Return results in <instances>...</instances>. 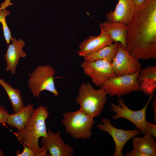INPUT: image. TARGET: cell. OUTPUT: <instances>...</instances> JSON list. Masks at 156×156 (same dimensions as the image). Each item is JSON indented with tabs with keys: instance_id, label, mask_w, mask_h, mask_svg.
I'll return each mask as SVG.
<instances>
[{
	"instance_id": "6da1fadb",
	"label": "cell",
	"mask_w": 156,
	"mask_h": 156,
	"mask_svg": "<svg viewBox=\"0 0 156 156\" xmlns=\"http://www.w3.org/2000/svg\"><path fill=\"white\" fill-rule=\"evenodd\" d=\"M126 49L138 60L156 59V0H147L136 8L127 25Z\"/></svg>"
},
{
	"instance_id": "7a4b0ae2",
	"label": "cell",
	"mask_w": 156,
	"mask_h": 156,
	"mask_svg": "<svg viewBox=\"0 0 156 156\" xmlns=\"http://www.w3.org/2000/svg\"><path fill=\"white\" fill-rule=\"evenodd\" d=\"M49 116L47 107L40 105L34 109L23 129L14 133L24 146L32 149L37 156H50L47 153V150L44 147L40 148L38 144L40 138L47 135L45 121Z\"/></svg>"
},
{
	"instance_id": "3957f363",
	"label": "cell",
	"mask_w": 156,
	"mask_h": 156,
	"mask_svg": "<svg viewBox=\"0 0 156 156\" xmlns=\"http://www.w3.org/2000/svg\"><path fill=\"white\" fill-rule=\"evenodd\" d=\"M104 90L94 89L90 83H83L79 88L75 101L80 109L93 118L98 116L103 110L107 100Z\"/></svg>"
},
{
	"instance_id": "277c9868",
	"label": "cell",
	"mask_w": 156,
	"mask_h": 156,
	"mask_svg": "<svg viewBox=\"0 0 156 156\" xmlns=\"http://www.w3.org/2000/svg\"><path fill=\"white\" fill-rule=\"evenodd\" d=\"M61 120L66 131L75 139H89L92 134V128L95 122L93 118L79 109L63 114Z\"/></svg>"
},
{
	"instance_id": "5b68a950",
	"label": "cell",
	"mask_w": 156,
	"mask_h": 156,
	"mask_svg": "<svg viewBox=\"0 0 156 156\" xmlns=\"http://www.w3.org/2000/svg\"><path fill=\"white\" fill-rule=\"evenodd\" d=\"M55 70L50 65L37 66L30 74L28 81V87L32 94L39 98L40 92L47 90L52 93L55 96H57L59 93L56 89L54 80Z\"/></svg>"
},
{
	"instance_id": "8992f818",
	"label": "cell",
	"mask_w": 156,
	"mask_h": 156,
	"mask_svg": "<svg viewBox=\"0 0 156 156\" xmlns=\"http://www.w3.org/2000/svg\"><path fill=\"white\" fill-rule=\"evenodd\" d=\"M155 93L149 95L147 102L144 107L141 109L134 111L129 108L121 99L118 100V104L112 103L110 104L109 109L115 113L112 117L114 120L119 118H125L133 123L142 133L146 132V113L149 103L153 97Z\"/></svg>"
},
{
	"instance_id": "52a82bcc",
	"label": "cell",
	"mask_w": 156,
	"mask_h": 156,
	"mask_svg": "<svg viewBox=\"0 0 156 156\" xmlns=\"http://www.w3.org/2000/svg\"><path fill=\"white\" fill-rule=\"evenodd\" d=\"M139 71L131 75L112 77L100 88L105 90L110 96L118 97L140 91L137 79Z\"/></svg>"
},
{
	"instance_id": "ba28073f",
	"label": "cell",
	"mask_w": 156,
	"mask_h": 156,
	"mask_svg": "<svg viewBox=\"0 0 156 156\" xmlns=\"http://www.w3.org/2000/svg\"><path fill=\"white\" fill-rule=\"evenodd\" d=\"M81 66L84 74L90 77L96 86L102 87L107 80L116 75L111 62L105 60L84 61Z\"/></svg>"
},
{
	"instance_id": "9c48e42d",
	"label": "cell",
	"mask_w": 156,
	"mask_h": 156,
	"mask_svg": "<svg viewBox=\"0 0 156 156\" xmlns=\"http://www.w3.org/2000/svg\"><path fill=\"white\" fill-rule=\"evenodd\" d=\"M139 60L118 43L117 51L111 65L116 76L129 75L136 73L141 68Z\"/></svg>"
},
{
	"instance_id": "30bf717a",
	"label": "cell",
	"mask_w": 156,
	"mask_h": 156,
	"mask_svg": "<svg viewBox=\"0 0 156 156\" xmlns=\"http://www.w3.org/2000/svg\"><path fill=\"white\" fill-rule=\"evenodd\" d=\"M101 120L103 124L97 125V128L106 132L112 137L115 144L114 156H123L122 151L126 143L134 137L141 133L138 129L125 130L117 128L112 125L111 120L108 118H101Z\"/></svg>"
},
{
	"instance_id": "8fae6325",
	"label": "cell",
	"mask_w": 156,
	"mask_h": 156,
	"mask_svg": "<svg viewBox=\"0 0 156 156\" xmlns=\"http://www.w3.org/2000/svg\"><path fill=\"white\" fill-rule=\"evenodd\" d=\"M47 133V137L41 138L42 147L49 151L50 155L73 156L74 149L69 145L66 143L61 138L60 131L54 133L49 129Z\"/></svg>"
},
{
	"instance_id": "7c38bea8",
	"label": "cell",
	"mask_w": 156,
	"mask_h": 156,
	"mask_svg": "<svg viewBox=\"0 0 156 156\" xmlns=\"http://www.w3.org/2000/svg\"><path fill=\"white\" fill-rule=\"evenodd\" d=\"M100 27L101 31L99 35L90 36L81 43L78 52L79 56H88L114 42L109 35Z\"/></svg>"
},
{
	"instance_id": "4fadbf2b",
	"label": "cell",
	"mask_w": 156,
	"mask_h": 156,
	"mask_svg": "<svg viewBox=\"0 0 156 156\" xmlns=\"http://www.w3.org/2000/svg\"><path fill=\"white\" fill-rule=\"evenodd\" d=\"M136 9L133 0H118L114 10L107 13L105 16L108 21L128 25L132 21Z\"/></svg>"
},
{
	"instance_id": "5bb4252c",
	"label": "cell",
	"mask_w": 156,
	"mask_h": 156,
	"mask_svg": "<svg viewBox=\"0 0 156 156\" xmlns=\"http://www.w3.org/2000/svg\"><path fill=\"white\" fill-rule=\"evenodd\" d=\"M11 41L12 43L9 45L4 58L6 62V70L10 71L14 75L20 59L25 57L27 53L23 50L25 44L22 39L17 40L16 38L12 37Z\"/></svg>"
},
{
	"instance_id": "9a60e30c",
	"label": "cell",
	"mask_w": 156,
	"mask_h": 156,
	"mask_svg": "<svg viewBox=\"0 0 156 156\" xmlns=\"http://www.w3.org/2000/svg\"><path fill=\"white\" fill-rule=\"evenodd\" d=\"M140 91L150 95L156 89V66L154 65L141 68L138 76Z\"/></svg>"
},
{
	"instance_id": "2e32d148",
	"label": "cell",
	"mask_w": 156,
	"mask_h": 156,
	"mask_svg": "<svg viewBox=\"0 0 156 156\" xmlns=\"http://www.w3.org/2000/svg\"><path fill=\"white\" fill-rule=\"evenodd\" d=\"M114 42L120 43L126 49L127 25L123 23L105 21L100 24Z\"/></svg>"
},
{
	"instance_id": "e0dca14e",
	"label": "cell",
	"mask_w": 156,
	"mask_h": 156,
	"mask_svg": "<svg viewBox=\"0 0 156 156\" xmlns=\"http://www.w3.org/2000/svg\"><path fill=\"white\" fill-rule=\"evenodd\" d=\"M34 110V105L28 103L17 112L8 114L6 123L10 127L16 129L18 131H21L30 118Z\"/></svg>"
},
{
	"instance_id": "ac0fdd59",
	"label": "cell",
	"mask_w": 156,
	"mask_h": 156,
	"mask_svg": "<svg viewBox=\"0 0 156 156\" xmlns=\"http://www.w3.org/2000/svg\"><path fill=\"white\" fill-rule=\"evenodd\" d=\"M142 137L133 138L132 144L133 149L138 150L147 156L156 155V142L154 137L148 133Z\"/></svg>"
},
{
	"instance_id": "d6986e66",
	"label": "cell",
	"mask_w": 156,
	"mask_h": 156,
	"mask_svg": "<svg viewBox=\"0 0 156 156\" xmlns=\"http://www.w3.org/2000/svg\"><path fill=\"white\" fill-rule=\"evenodd\" d=\"M0 84L6 93L14 113L17 112L24 106L20 90L13 88L2 79H0Z\"/></svg>"
},
{
	"instance_id": "ffe728a7",
	"label": "cell",
	"mask_w": 156,
	"mask_h": 156,
	"mask_svg": "<svg viewBox=\"0 0 156 156\" xmlns=\"http://www.w3.org/2000/svg\"><path fill=\"white\" fill-rule=\"evenodd\" d=\"M118 43L115 42L106 46L95 53L83 57L84 61L105 60L112 61L117 53Z\"/></svg>"
},
{
	"instance_id": "44dd1931",
	"label": "cell",
	"mask_w": 156,
	"mask_h": 156,
	"mask_svg": "<svg viewBox=\"0 0 156 156\" xmlns=\"http://www.w3.org/2000/svg\"><path fill=\"white\" fill-rule=\"evenodd\" d=\"M13 4L11 2V0H5L1 4L0 7V22L2 26L4 37L8 44H9L11 42L12 37L11 36V31L7 24L6 20V17L9 15L10 12L6 8Z\"/></svg>"
},
{
	"instance_id": "7402d4cb",
	"label": "cell",
	"mask_w": 156,
	"mask_h": 156,
	"mask_svg": "<svg viewBox=\"0 0 156 156\" xmlns=\"http://www.w3.org/2000/svg\"><path fill=\"white\" fill-rule=\"evenodd\" d=\"M15 154L17 156H37L36 152L30 148L24 146L23 151H19L15 152Z\"/></svg>"
},
{
	"instance_id": "603a6c76",
	"label": "cell",
	"mask_w": 156,
	"mask_h": 156,
	"mask_svg": "<svg viewBox=\"0 0 156 156\" xmlns=\"http://www.w3.org/2000/svg\"><path fill=\"white\" fill-rule=\"evenodd\" d=\"M8 112L5 107L0 105V124L6 123Z\"/></svg>"
},
{
	"instance_id": "cb8c5ba5",
	"label": "cell",
	"mask_w": 156,
	"mask_h": 156,
	"mask_svg": "<svg viewBox=\"0 0 156 156\" xmlns=\"http://www.w3.org/2000/svg\"><path fill=\"white\" fill-rule=\"evenodd\" d=\"M146 132L156 138V125L147 121L146 124Z\"/></svg>"
},
{
	"instance_id": "d4e9b609",
	"label": "cell",
	"mask_w": 156,
	"mask_h": 156,
	"mask_svg": "<svg viewBox=\"0 0 156 156\" xmlns=\"http://www.w3.org/2000/svg\"><path fill=\"white\" fill-rule=\"evenodd\" d=\"M125 156H147L142 152L136 149H133L129 152L126 153Z\"/></svg>"
},
{
	"instance_id": "484cf974",
	"label": "cell",
	"mask_w": 156,
	"mask_h": 156,
	"mask_svg": "<svg viewBox=\"0 0 156 156\" xmlns=\"http://www.w3.org/2000/svg\"><path fill=\"white\" fill-rule=\"evenodd\" d=\"M152 106L153 110L154 119V123L155 124L156 122V97L154 96L153 100L152 103Z\"/></svg>"
},
{
	"instance_id": "4316f807",
	"label": "cell",
	"mask_w": 156,
	"mask_h": 156,
	"mask_svg": "<svg viewBox=\"0 0 156 156\" xmlns=\"http://www.w3.org/2000/svg\"><path fill=\"white\" fill-rule=\"evenodd\" d=\"M147 0H133L136 8L142 5Z\"/></svg>"
},
{
	"instance_id": "83f0119b",
	"label": "cell",
	"mask_w": 156,
	"mask_h": 156,
	"mask_svg": "<svg viewBox=\"0 0 156 156\" xmlns=\"http://www.w3.org/2000/svg\"><path fill=\"white\" fill-rule=\"evenodd\" d=\"M4 155V154L2 150L0 148V156H3Z\"/></svg>"
},
{
	"instance_id": "f1b7e54d",
	"label": "cell",
	"mask_w": 156,
	"mask_h": 156,
	"mask_svg": "<svg viewBox=\"0 0 156 156\" xmlns=\"http://www.w3.org/2000/svg\"><path fill=\"white\" fill-rule=\"evenodd\" d=\"M1 136H0V137Z\"/></svg>"
}]
</instances>
